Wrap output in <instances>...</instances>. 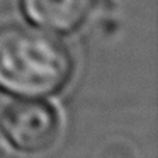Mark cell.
I'll return each mask as SVG.
<instances>
[{"instance_id":"3","label":"cell","mask_w":158,"mask_h":158,"mask_svg":"<svg viewBox=\"0 0 158 158\" xmlns=\"http://www.w3.org/2000/svg\"><path fill=\"white\" fill-rule=\"evenodd\" d=\"M32 24L55 32H72L90 15L95 0H19Z\"/></svg>"},{"instance_id":"1","label":"cell","mask_w":158,"mask_h":158,"mask_svg":"<svg viewBox=\"0 0 158 158\" xmlns=\"http://www.w3.org/2000/svg\"><path fill=\"white\" fill-rule=\"evenodd\" d=\"M73 72L72 53L56 38L22 24L0 26V92L19 99L56 95Z\"/></svg>"},{"instance_id":"4","label":"cell","mask_w":158,"mask_h":158,"mask_svg":"<svg viewBox=\"0 0 158 158\" xmlns=\"http://www.w3.org/2000/svg\"><path fill=\"white\" fill-rule=\"evenodd\" d=\"M0 158H10V155H9V151L5 150V146L2 144V141H0Z\"/></svg>"},{"instance_id":"2","label":"cell","mask_w":158,"mask_h":158,"mask_svg":"<svg viewBox=\"0 0 158 158\" xmlns=\"http://www.w3.org/2000/svg\"><path fill=\"white\" fill-rule=\"evenodd\" d=\"M0 133L19 153L41 155L49 151L58 141L61 117L53 104L38 99H21L2 110Z\"/></svg>"}]
</instances>
